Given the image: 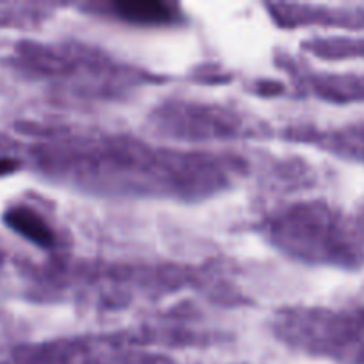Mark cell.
<instances>
[{
    "instance_id": "1",
    "label": "cell",
    "mask_w": 364,
    "mask_h": 364,
    "mask_svg": "<svg viewBox=\"0 0 364 364\" xmlns=\"http://www.w3.org/2000/svg\"><path fill=\"white\" fill-rule=\"evenodd\" d=\"M4 220L13 228L16 233L21 237L28 238L34 244L41 245V247H48L53 242V233L50 231L48 224L41 219L36 212L25 206H16V208L7 210Z\"/></svg>"
},
{
    "instance_id": "2",
    "label": "cell",
    "mask_w": 364,
    "mask_h": 364,
    "mask_svg": "<svg viewBox=\"0 0 364 364\" xmlns=\"http://www.w3.org/2000/svg\"><path fill=\"white\" fill-rule=\"evenodd\" d=\"M116 11L124 20L144 25L164 23L171 18L169 7L155 0H124L116 4Z\"/></svg>"
},
{
    "instance_id": "3",
    "label": "cell",
    "mask_w": 364,
    "mask_h": 364,
    "mask_svg": "<svg viewBox=\"0 0 364 364\" xmlns=\"http://www.w3.org/2000/svg\"><path fill=\"white\" fill-rule=\"evenodd\" d=\"M14 167H16V162H13V160H0V174L11 173Z\"/></svg>"
}]
</instances>
